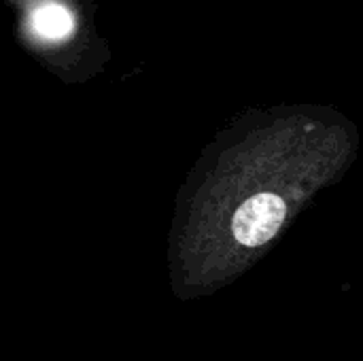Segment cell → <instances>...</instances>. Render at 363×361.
Wrapping results in <instances>:
<instances>
[{
    "mask_svg": "<svg viewBox=\"0 0 363 361\" xmlns=\"http://www.w3.org/2000/svg\"><path fill=\"white\" fill-rule=\"evenodd\" d=\"M287 217V204L277 194L247 198L232 217V234L242 247H259L277 236Z\"/></svg>",
    "mask_w": 363,
    "mask_h": 361,
    "instance_id": "1",
    "label": "cell"
},
{
    "mask_svg": "<svg viewBox=\"0 0 363 361\" xmlns=\"http://www.w3.org/2000/svg\"><path fill=\"white\" fill-rule=\"evenodd\" d=\"M32 30L43 38H64L72 30V15L60 4H43L32 13Z\"/></svg>",
    "mask_w": 363,
    "mask_h": 361,
    "instance_id": "2",
    "label": "cell"
}]
</instances>
